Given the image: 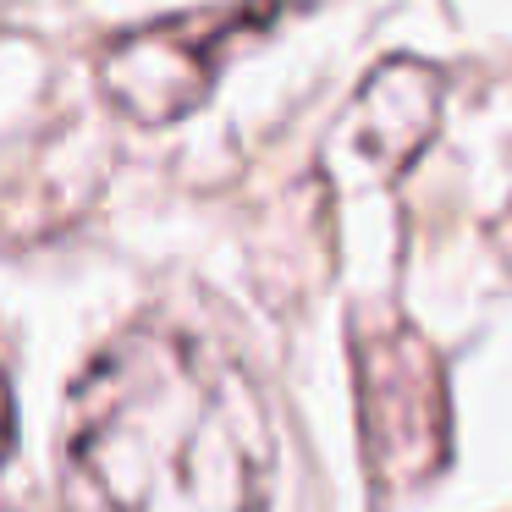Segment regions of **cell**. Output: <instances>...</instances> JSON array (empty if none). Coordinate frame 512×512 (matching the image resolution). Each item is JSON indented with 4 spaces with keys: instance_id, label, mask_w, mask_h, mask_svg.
Listing matches in <instances>:
<instances>
[{
    "instance_id": "6da1fadb",
    "label": "cell",
    "mask_w": 512,
    "mask_h": 512,
    "mask_svg": "<svg viewBox=\"0 0 512 512\" xmlns=\"http://www.w3.org/2000/svg\"><path fill=\"white\" fill-rule=\"evenodd\" d=\"M67 512H270L276 430L232 347L144 320L94 353L67 402Z\"/></svg>"
},
{
    "instance_id": "7a4b0ae2",
    "label": "cell",
    "mask_w": 512,
    "mask_h": 512,
    "mask_svg": "<svg viewBox=\"0 0 512 512\" xmlns=\"http://www.w3.org/2000/svg\"><path fill=\"white\" fill-rule=\"evenodd\" d=\"M358 441L375 490L424 485L452 457V397L435 347L402 320H353Z\"/></svg>"
},
{
    "instance_id": "3957f363",
    "label": "cell",
    "mask_w": 512,
    "mask_h": 512,
    "mask_svg": "<svg viewBox=\"0 0 512 512\" xmlns=\"http://www.w3.org/2000/svg\"><path fill=\"white\" fill-rule=\"evenodd\" d=\"M281 0H237V6H204L166 23L133 28L111 39L100 56V89L122 116L144 127L182 122L215 94L226 56L248 39L270 34Z\"/></svg>"
},
{
    "instance_id": "277c9868",
    "label": "cell",
    "mask_w": 512,
    "mask_h": 512,
    "mask_svg": "<svg viewBox=\"0 0 512 512\" xmlns=\"http://www.w3.org/2000/svg\"><path fill=\"white\" fill-rule=\"evenodd\" d=\"M441 94V72L424 61H386L364 83L347 122V149L364 166V177H397L402 166H413V155L430 144L441 122Z\"/></svg>"
},
{
    "instance_id": "5b68a950",
    "label": "cell",
    "mask_w": 512,
    "mask_h": 512,
    "mask_svg": "<svg viewBox=\"0 0 512 512\" xmlns=\"http://www.w3.org/2000/svg\"><path fill=\"white\" fill-rule=\"evenodd\" d=\"M12 446H17V402H12L6 375H0V463L12 457Z\"/></svg>"
}]
</instances>
